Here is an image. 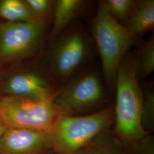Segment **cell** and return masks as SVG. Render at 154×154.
<instances>
[{
    "instance_id": "obj_1",
    "label": "cell",
    "mask_w": 154,
    "mask_h": 154,
    "mask_svg": "<svg viewBox=\"0 0 154 154\" xmlns=\"http://www.w3.org/2000/svg\"><path fill=\"white\" fill-rule=\"evenodd\" d=\"M115 88L116 102L112 130L127 149H132L149 133L142 124L143 90L138 82L132 55L128 51L118 67Z\"/></svg>"
},
{
    "instance_id": "obj_2",
    "label": "cell",
    "mask_w": 154,
    "mask_h": 154,
    "mask_svg": "<svg viewBox=\"0 0 154 154\" xmlns=\"http://www.w3.org/2000/svg\"><path fill=\"white\" fill-rule=\"evenodd\" d=\"M114 105L82 116H62L49 134L51 149L56 154H77L99 134L111 129Z\"/></svg>"
},
{
    "instance_id": "obj_3",
    "label": "cell",
    "mask_w": 154,
    "mask_h": 154,
    "mask_svg": "<svg viewBox=\"0 0 154 154\" xmlns=\"http://www.w3.org/2000/svg\"><path fill=\"white\" fill-rule=\"evenodd\" d=\"M91 33L100 57L105 83L112 90L119 65L135 38L110 14L105 1H99Z\"/></svg>"
},
{
    "instance_id": "obj_4",
    "label": "cell",
    "mask_w": 154,
    "mask_h": 154,
    "mask_svg": "<svg viewBox=\"0 0 154 154\" xmlns=\"http://www.w3.org/2000/svg\"><path fill=\"white\" fill-rule=\"evenodd\" d=\"M109 101L98 72L88 69L72 77L58 90L54 104L62 117L93 113L104 108Z\"/></svg>"
},
{
    "instance_id": "obj_5",
    "label": "cell",
    "mask_w": 154,
    "mask_h": 154,
    "mask_svg": "<svg viewBox=\"0 0 154 154\" xmlns=\"http://www.w3.org/2000/svg\"><path fill=\"white\" fill-rule=\"evenodd\" d=\"M54 98L1 96L0 118L7 127L50 134L61 117L54 104Z\"/></svg>"
},
{
    "instance_id": "obj_6",
    "label": "cell",
    "mask_w": 154,
    "mask_h": 154,
    "mask_svg": "<svg viewBox=\"0 0 154 154\" xmlns=\"http://www.w3.org/2000/svg\"><path fill=\"white\" fill-rule=\"evenodd\" d=\"M54 41L50 49V68L61 82H67L87 61L91 47L85 32L79 26L65 30Z\"/></svg>"
},
{
    "instance_id": "obj_7",
    "label": "cell",
    "mask_w": 154,
    "mask_h": 154,
    "mask_svg": "<svg viewBox=\"0 0 154 154\" xmlns=\"http://www.w3.org/2000/svg\"><path fill=\"white\" fill-rule=\"evenodd\" d=\"M45 28L44 22H0V63L33 54L41 44Z\"/></svg>"
},
{
    "instance_id": "obj_8",
    "label": "cell",
    "mask_w": 154,
    "mask_h": 154,
    "mask_svg": "<svg viewBox=\"0 0 154 154\" xmlns=\"http://www.w3.org/2000/svg\"><path fill=\"white\" fill-rule=\"evenodd\" d=\"M51 149L49 134L8 127L0 139V154H43Z\"/></svg>"
},
{
    "instance_id": "obj_9",
    "label": "cell",
    "mask_w": 154,
    "mask_h": 154,
    "mask_svg": "<svg viewBox=\"0 0 154 154\" xmlns=\"http://www.w3.org/2000/svg\"><path fill=\"white\" fill-rule=\"evenodd\" d=\"M3 88L5 95L41 98H54L59 90L44 74L34 70H23L9 76Z\"/></svg>"
},
{
    "instance_id": "obj_10",
    "label": "cell",
    "mask_w": 154,
    "mask_h": 154,
    "mask_svg": "<svg viewBox=\"0 0 154 154\" xmlns=\"http://www.w3.org/2000/svg\"><path fill=\"white\" fill-rule=\"evenodd\" d=\"M86 2L82 0H58L54 4L53 25L50 38H56L82 11Z\"/></svg>"
},
{
    "instance_id": "obj_11",
    "label": "cell",
    "mask_w": 154,
    "mask_h": 154,
    "mask_svg": "<svg viewBox=\"0 0 154 154\" xmlns=\"http://www.w3.org/2000/svg\"><path fill=\"white\" fill-rule=\"evenodd\" d=\"M135 38L152 30L154 27V1H137L125 25Z\"/></svg>"
},
{
    "instance_id": "obj_12",
    "label": "cell",
    "mask_w": 154,
    "mask_h": 154,
    "mask_svg": "<svg viewBox=\"0 0 154 154\" xmlns=\"http://www.w3.org/2000/svg\"><path fill=\"white\" fill-rule=\"evenodd\" d=\"M77 154H128L111 129L94 138Z\"/></svg>"
},
{
    "instance_id": "obj_13",
    "label": "cell",
    "mask_w": 154,
    "mask_h": 154,
    "mask_svg": "<svg viewBox=\"0 0 154 154\" xmlns=\"http://www.w3.org/2000/svg\"><path fill=\"white\" fill-rule=\"evenodd\" d=\"M0 17L6 22H44L30 11L24 1L21 0L1 1Z\"/></svg>"
},
{
    "instance_id": "obj_14",
    "label": "cell",
    "mask_w": 154,
    "mask_h": 154,
    "mask_svg": "<svg viewBox=\"0 0 154 154\" xmlns=\"http://www.w3.org/2000/svg\"><path fill=\"white\" fill-rule=\"evenodd\" d=\"M131 55L138 78L149 76L154 70V36H151Z\"/></svg>"
},
{
    "instance_id": "obj_15",
    "label": "cell",
    "mask_w": 154,
    "mask_h": 154,
    "mask_svg": "<svg viewBox=\"0 0 154 154\" xmlns=\"http://www.w3.org/2000/svg\"><path fill=\"white\" fill-rule=\"evenodd\" d=\"M136 2L137 1L134 0L105 1V5L109 13L122 25L126 23Z\"/></svg>"
},
{
    "instance_id": "obj_16",
    "label": "cell",
    "mask_w": 154,
    "mask_h": 154,
    "mask_svg": "<svg viewBox=\"0 0 154 154\" xmlns=\"http://www.w3.org/2000/svg\"><path fill=\"white\" fill-rule=\"evenodd\" d=\"M143 93L142 124L144 130L152 134L154 131V90L147 88Z\"/></svg>"
},
{
    "instance_id": "obj_17",
    "label": "cell",
    "mask_w": 154,
    "mask_h": 154,
    "mask_svg": "<svg viewBox=\"0 0 154 154\" xmlns=\"http://www.w3.org/2000/svg\"><path fill=\"white\" fill-rule=\"evenodd\" d=\"M24 2L30 11L44 22L45 18L49 14L51 8L55 4L50 0H25Z\"/></svg>"
},
{
    "instance_id": "obj_18",
    "label": "cell",
    "mask_w": 154,
    "mask_h": 154,
    "mask_svg": "<svg viewBox=\"0 0 154 154\" xmlns=\"http://www.w3.org/2000/svg\"><path fill=\"white\" fill-rule=\"evenodd\" d=\"M127 151L128 154H154V136L147 134L134 149Z\"/></svg>"
},
{
    "instance_id": "obj_19",
    "label": "cell",
    "mask_w": 154,
    "mask_h": 154,
    "mask_svg": "<svg viewBox=\"0 0 154 154\" xmlns=\"http://www.w3.org/2000/svg\"><path fill=\"white\" fill-rule=\"evenodd\" d=\"M7 128L8 127L6 126L3 123V122L2 121L1 119L0 118V139Z\"/></svg>"
},
{
    "instance_id": "obj_20",
    "label": "cell",
    "mask_w": 154,
    "mask_h": 154,
    "mask_svg": "<svg viewBox=\"0 0 154 154\" xmlns=\"http://www.w3.org/2000/svg\"><path fill=\"white\" fill-rule=\"evenodd\" d=\"M43 154H56L55 152L52 150V149H50L49 151H47V152H46L45 153Z\"/></svg>"
}]
</instances>
